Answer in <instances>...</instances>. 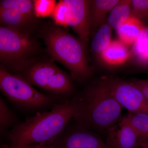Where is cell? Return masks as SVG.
Returning a JSON list of instances; mask_svg holds the SVG:
<instances>
[{
    "mask_svg": "<svg viewBox=\"0 0 148 148\" xmlns=\"http://www.w3.org/2000/svg\"><path fill=\"white\" fill-rule=\"evenodd\" d=\"M75 98L56 105L50 111L38 113L8 132L10 144L6 148H22L34 144H49L73 119Z\"/></svg>",
    "mask_w": 148,
    "mask_h": 148,
    "instance_id": "1",
    "label": "cell"
},
{
    "mask_svg": "<svg viewBox=\"0 0 148 148\" xmlns=\"http://www.w3.org/2000/svg\"><path fill=\"white\" fill-rule=\"evenodd\" d=\"M75 122L97 133L106 132L121 119L123 107L101 79L75 98Z\"/></svg>",
    "mask_w": 148,
    "mask_h": 148,
    "instance_id": "2",
    "label": "cell"
},
{
    "mask_svg": "<svg viewBox=\"0 0 148 148\" xmlns=\"http://www.w3.org/2000/svg\"><path fill=\"white\" fill-rule=\"evenodd\" d=\"M48 52L70 72L73 80L82 83L91 77L92 69L88 61L86 46L77 38L59 27H51L43 34Z\"/></svg>",
    "mask_w": 148,
    "mask_h": 148,
    "instance_id": "3",
    "label": "cell"
},
{
    "mask_svg": "<svg viewBox=\"0 0 148 148\" xmlns=\"http://www.w3.org/2000/svg\"><path fill=\"white\" fill-rule=\"evenodd\" d=\"M36 42L26 32L11 27H0L1 65L12 73L21 75L31 67L32 58L38 50Z\"/></svg>",
    "mask_w": 148,
    "mask_h": 148,
    "instance_id": "4",
    "label": "cell"
},
{
    "mask_svg": "<svg viewBox=\"0 0 148 148\" xmlns=\"http://www.w3.org/2000/svg\"><path fill=\"white\" fill-rule=\"evenodd\" d=\"M0 88L11 102L24 108H42L53 101L51 97L35 89L21 75L12 73L2 66L0 68Z\"/></svg>",
    "mask_w": 148,
    "mask_h": 148,
    "instance_id": "5",
    "label": "cell"
},
{
    "mask_svg": "<svg viewBox=\"0 0 148 148\" xmlns=\"http://www.w3.org/2000/svg\"><path fill=\"white\" fill-rule=\"evenodd\" d=\"M21 75L32 85L53 93L65 95L74 90L71 76L49 62L32 65Z\"/></svg>",
    "mask_w": 148,
    "mask_h": 148,
    "instance_id": "6",
    "label": "cell"
},
{
    "mask_svg": "<svg viewBox=\"0 0 148 148\" xmlns=\"http://www.w3.org/2000/svg\"><path fill=\"white\" fill-rule=\"evenodd\" d=\"M51 144L53 148H112L96 132L76 122L68 124Z\"/></svg>",
    "mask_w": 148,
    "mask_h": 148,
    "instance_id": "7",
    "label": "cell"
},
{
    "mask_svg": "<svg viewBox=\"0 0 148 148\" xmlns=\"http://www.w3.org/2000/svg\"><path fill=\"white\" fill-rule=\"evenodd\" d=\"M102 79L123 108L131 112L148 114V101L135 85L118 79Z\"/></svg>",
    "mask_w": 148,
    "mask_h": 148,
    "instance_id": "8",
    "label": "cell"
},
{
    "mask_svg": "<svg viewBox=\"0 0 148 148\" xmlns=\"http://www.w3.org/2000/svg\"><path fill=\"white\" fill-rule=\"evenodd\" d=\"M66 5L67 26L73 29L86 47L90 36V1L63 0Z\"/></svg>",
    "mask_w": 148,
    "mask_h": 148,
    "instance_id": "9",
    "label": "cell"
},
{
    "mask_svg": "<svg viewBox=\"0 0 148 148\" xmlns=\"http://www.w3.org/2000/svg\"><path fill=\"white\" fill-rule=\"evenodd\" d=\"M106 134V143L112 148L139 147L138 135L123 117L110 128Z\"/></svg>",
    "mask_w": 148,
    "mask_h": 148,
    "instance_id": "10",
    "label": "cell"
},
{
    "mask_svg": "<svg viewBox=\"0 0 148 148\" xmlns=\"http://www.w3.org/2000/svg\"><path fill=\"white\" fill-rule=\"evenodd\" d=\"M119 0H93L90 1V36L104 24L108 13H110Z\"/></svg>",
    "mask_w": 148,
    "mask_h": 148,
    "instance_id": "11",
    "label": "cell"
},
{
    "mask_svg": "<svg viewBox=\"0 0 148 148\" xmlns=\"http://www.w3.org/2000/svg\"><path fill=\"white\" fill-rule=\"evenodd\" d=\"M130 55L127 46L120 40H114L112 41L99 58L107 66L116 67L127 62Z\"/></svg>",
    "mask_w": 148,
    "mask_h": 148,
    "instance_id": "12",
    "label": "cell"
},
{
    "mask_svg": "<svg viewBox=\"0 0 148 148\" xmlns=\"http://www.w3.org/2000/svg\"><path fill=\"white\" fill-rule=\"evenodd\" d=\"M144 28L142 21L131 16L116 30L119 40L129 46L133 45Z\"/></svg>",
    "mask_w": 148,
    "mask_h": 148,
    "instance_id": "13",
    "label": "cell"
},
{
    "mask_svg": "<svg viewBox=\"0 0 148 148\" xmlns=\"http://www.w3.org/2000/svg\"><path fill=\"white\" fill-rule=\"evenodd\" d=\"M131 4L130 0L119 1L109 13L108 24L112 28L117 29L131 16Z\"/></svg>",
    "mask_w": 148,
    "mask_h": 148,
    "instance_id": "14",
    "label": "cell"
},
{
    "mask_svg": "<svg viewBox=\"0 0 148 148\" xmlns=\"http://www.w3.org/2000/svg\"><path fill=\"white\" fill-rule=\"evenodd\" d=\"M112 28L108 24L99 27L94 34L91 45L93 55L99 58L112 42Z\"/></svg>",
    "mask_w": 148,
    "mask_h": 148,
    "instance_id": "15",
    "label": "cell"
},
{
    "mask_svg": "<svg viewBox=\"0 0 148 148\" xmlns=\"http://www.w3.org/2000/svg\"><path fill=\"white\" fill-rule=\"evenodd\" d=\"M0 20L1 26L20 31L21 28L26 27L32 21L22 14L11 9H0Z\"/></svg>",
    "mask_w": 148,
    "mask_h": 148,
    "instance_id": "16",
    "label": "cell"
},
{
    "mask_svg": "<svg viewBox=\"0 0 148 148\" xmlns=\"http://www.w3.org/2000/svg\"><path fill=\"white\" fill-rule=\"evenodd\" d=\"M138 135L139 141L148 138V114L129 112L123 117Z\"/></svg>",
    "mask_w": 148,
    "mask_h": 148,
    "instance_id": "17",
    "label": "cell"
},
{
    "mask_svg": "<svg viewBox=\"0 0 148 148\" xmlns=\"http://www.w3.org/2000/svg\"><path fill=\"white\" fill-rule=\"evenodd\" d=\"M0 9H11L16 10L33 20L34 15V1L30 0H2Z\"/></svg>",
    "mask_w": 148,
    "mask_h": 148,
    "instance_id": "18",
    "label": "cell"
},
{
    "mask_svg": "<svg viewBox=\"0 0 148 148\" xmlns=\"http://www.w3.org/2000/svg\"><path fill=\"white\" fill-rule=\"evenodd\" d=\"M16 122L15 114L9 108L6 103L0 98V130L1 135L7 132L11 127H14Z\"/></svg>",
    "mask_w": 148,
    "mask_h": 148,
    "instance_id": "19",
    "label": "cell"
},
{
    "mask_svg": "<svg viewBox=\"0 0 148 148\" xmlns=\"http://www.w3.org/2000/svg\"><path fill=\"white\" fill-rule=\"evenodd\" d=\"M54 0L34 1V11L37 17H45L51 16L56 5Z\"/></svg>",
    "mask_w": 148,
    "mask_h": 148,
    "instance_id": "20",
    "label": "cell"
},
{
    "mask_svg": "<svg viewBox=\"0 0 148 148\" xmlns=\"http://www.w3.org/2000/svg\"><path fill=\"white\" fill-rule=\"evenodd\" d=\"M148 49V26L144 27L133 44L132 53L135 58L140 57Z\"/></svg>",
    "mask_w": 148,
    "mask_h": 148,
    "instance_id": "21",
    "label": "cell"
},
{
    "mask_svg": "<svg viewBox=\"0 0 148 148\" xmlns=\"http://www.w3.org/2000/svg\"><path fill=\"white\" fill-rule=\"evenodd\" d=\"M131 16L140 21L148 19V0H132Z\"/></svg>",
    "mask_w": 148,
    "mask_h": 148,
    "instance_id": "22",
    "label": "cell"
},
{
    "mask_svg": "<svg viewBox=\"0 0 148 148\" xmlns=\"http://www.w3.org/2000/svg\"><path fill=\"white\" fill-rule=\"evenodd\" d=\"M67 10L64 1H60L56 5L51 16L55 24L58 26L67 27L66 22Z\"/></svg>",
    "mask_w": 148,
    "mask_h": 148,
    "instance_id": "23",
    "label": "cell"
},
{
    "mask_svg": "<svg viewBox=\"0 0 148 148\" xmlns=\"http://www.w3.org/2000/svg\"><path fill=\"white\" fill-rule=\"evenodd\" d=\"M131 82L140 89L148 101V80L135 79Z\"/></svg>",
    "mask_w": 148,
    "mask_h": 148,
    "instance_id": "24",
    "label": "cell"
},
{
    "mask_svg": "<svg viewBox=\"0 0 148 148\" xmlns=\"http://www.w3.org/2000/svg\"><path fill=\"white\" fill-rule=\"evenodd\" d=\"M141 66L148 67V49L145 53L136 59Z\"/></svg>",
    "mask_w": 148,
    "mask_h": 148,
    "instance_id": "25",
    "label": "cell"
},
{
    "mask_svg": "<svg viewBox=\"0 0 148 148\" xmlns=\"http://www.w3.org/2000/svg\"><path fill=\"white\" fill-rule=\"evenodd\" d=\"M22 148H53L51 143L49 144H34L29 145Z\"/></svg>",
    "mask_w": 148,
    "mask_h": 148,
    "instance_id": "26",
    "label": "cell"
},
{
    "mask_svg": "<svg viewBox=\"0 0 148 148\" xmlns=\"http://www.w3.org/2000/svg\"><path fill=\"white\" fill-rule=\"evenodd\" d=\"M139 146L142 148H148V138L146 140L139 141Z\"/></svg>",
    "mask_w": 148,
    "mask_h": 148,
    "instance_id": "27",
    "label": "cell"
}]
</instances>
